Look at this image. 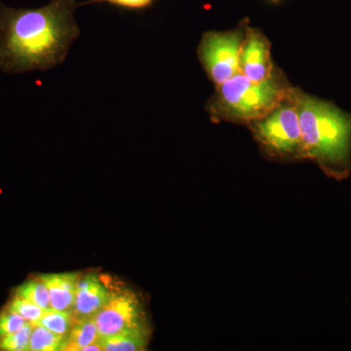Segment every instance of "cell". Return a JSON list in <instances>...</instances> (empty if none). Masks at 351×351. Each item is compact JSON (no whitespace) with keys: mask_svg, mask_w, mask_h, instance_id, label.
Masks as SVG:
<instances>
[{"mask_svg":"<svg viewBox=\"0 0 351 351\" xmlns=\"http://www.w3.org/2000/svg\"><path fill=\"white\" fill-rule=\"evenodd\" d=\"M292 90L280 71L260 82L239 73L217 86L206 108L212 119L249 125L272 112Z\"/></svg>","mask_w":351,"mask_h":351,"instance_id":"3","label":"cell"},{"mask_svg":"<svg viewBox=\"0 0 351 351\" xmlns=\"http://www.w3.org/2000/svg\"><path fill=\"white\" fill-rule=\"evenodd\" d=\"M110 290L94 274L80 278L76 288L73 314L75 319L93 318L105 306Z\"/></svg>","mask_w":351,"mask_h":351,"instance_id":"8","label":"cell"},{"mask_svg":"<svg viewBox=\"0 0 351 351\" xmlns=\"http://www.w3.org/2000/svg\"><path fill=\"white\" fill-rule=\"evenodd\" d=\"M249 126L258 142L270 156L278 158H304L294 88L280 105Z\"/></svg>","mask_w":351,"mask_h":351,"instance_id":"4","label":"cell"},{"mask_svg":"<svg viewBox=\"0 0 351 351\" xmlns=\"http://www.w3.org/2000/svg\"><path fill=\"white\" fill-rule=\"evenodd\" d=\"M73 322H75V317H73V311H57L52 308L50 311H46L43 317L36 324L43 325L50 331L66 338Z\"/></svg>","mask_w":351,"mask_h":351,"instance_id":"14","label":"cell"},{"mask_svg":"<svg viewBox=\"0 0 351 351\" xmlns=\"http://www.w3.org/2000/svg\"><path fill=\"white\" fill-rule=\"evenodd\" d=\"M154 0H89L82 2L78 6L87 5V4L108 3L110 5L127 9V10H143L154 3Z\"/></svg>","mask_w":351,"mask_h":351,"instance_id":"18","label":"cell"},{"mask_svg":"<svg viewBox=\"0 0 351 351\" xmlns=\"http://www.w3.org/2000/svg\"><path fill=\"white\" fill-rule=\"evenodd\" d=\"M239 71L256 82H263L276 73L269 39L257 29L246 27L240 53Z\"/></svg>","mask_w":351,"mask_h":351,"instance_id":"7","label":"cell"},{"mask_svg":"<svg viewBox=\"0 0 351 351\" xmlns=\"http://www.w3.org/2000/svg\"><path fill=\"white\" fill-rule=\"evenodd\" d=\"M34 323L27 322L13 334L8 335L4 338L0 339V350L3 351H27L29 350V341L32 330H34Z\"/></svg>","mask_w":351,"mask_h":351,"instance_id":"15","label":"cell"},{"mask_svg":"<svg viewBox=\"0 0 351 351\" xmlns=\"http://www.w3.org/2000/svg\"><path fill=\"white\" fill-rule=\"evenodd\" d=\"M6 308L13 311V313L19 314L25 321L34 323V324L38 322L46 311L38 306V304L18 297V295H15L11 300Z\"/></svg>","mask_w":351,"mask_h":351,"instance_id":"16","label":"cell"},{"mask_svg":"<svg viewBox=\"0 0 351 351\" xmlns=\"http://www.w3.org/2000/svg\"><path fill=\"white\" fill-rule=\"evenodd\" d=\"M45 283L49 291L51 306L53 309L71 311L75 304L76 288L80 277L75 272L43 274L38 276Z\"/></svg>","mask_w":351,"mask_h":351,"instance_id":"9","label":"cell"},{"mask_svg":"<svg viewBox=\"0 0 351 351\" xmlns=\"http://www.w3.org/2000/svg\"><path fill=\"white\" fill-rule=\"evenodd\" d=\"M75 0H51L39 8H12L0 1V71H45L63 64L80 36Z\"/></svg>","mask_w":351,"mask_h":351,"instance_id":"1","label":"cell"},{"mask_svg":"<svg viewBox=\"0 0 351 351\" xmlns=\"http://www.w3.org/2000/svg\"><path fill=\"white\" fill-rule=\"evenodd\" d=\"M304 158L330 175H343L351 162V117L336 106L294 88Z\"/></svg>","mask_w":351,"mask_h":351,"instance_id":"2","label":"cell"},{"mask_svg":"<svg viewBox=\"0 0 351 351\" xmlns=\"http://www.w3.org/2000/svg\"><path fill=\"white\" fill-rule=\"evenodd\" d=\"M66 339V337L60 336L43 325L34 324L29 341V351L63 350Z\"/></svg>","mask_w":351,"mask_h":351,"instance_id":"12","label":"cell"},{"mask_svg":"<svg viewBox=\"0 0 351 351\" xmlns=\"http://www.w3.org/2000/svg\"><path fill=\"white\" fill-rule=\"evenodd\" d=\"M99 339L100 335L93 318L75 319L62 351H83Z\"/></svg>","mask_w":351,"mask_h":351,"instance_id":"11","label":"cell"},{"mask_svg":"<svg viewBox=\"0 0 351 351\" xmlns=\"http://www.w3.org/2000/svg\"><path fill=\"white\" fill-rule=\"evenodd\" d=\"M246 27L226 32H206L197 55L201 64L216 86L240 73L239 59Z\"/></svg>","mask_w":351,"mask_h":351,"instance_id":"5","label":"cell"},{"mask_svg":"<svg viewBox=\"0 0 351 351\" xmlns=\"http://www.w3.org/2000/svg\"><path fill=\"white\" fill-rule=\"evenodd\" d=\"M27 322L19 314L4 309L0 313V339L17 332Z\"/></svg>","mask_w":351,"mask_h":351,"instance_id":"17","label":"cell"},{"mask_svg":"<svg viewBox=\"0 0 351 351\" xmlns=\"http://www.w3.org/2000/svg\"><path fill=\"white\" fill-rule=\"evenodd\" d=\"M93 319L100 338L147 326L140 299L129 290L110 291L107 302Z\"/></svg>","mask_w":351,"mask_h":351,"instance_id":"6","label":"cell"},{"mask_svg":"<svg viewBox=\"0 0 351 351\" xmlns=\"http://www.w3.org/2000/svg\"><path fill=\"white\" fill-rule=\"evenodd\" d=\"M104 351H140L147 345V326L127 330L113 336L100 338Z\"/></svg>","mask_w":351,"mask_h":351,"instance_id":"10","label":"cell"},{"mask_svg":"<svg viewBox=\"0 0 351 351\" xmlns=\"http://www.w3.org/2000/svg\"><path fill=\"white\" fill-rule=\"evenodd\" d=\"M15 295L38 304L44 311L52 309L50 302L49 291L47 286L38 277L27 281L16 289Z\"/></svg>","mask_w":351,"mask_h":351,"instance_id":"13","label":"cell"}]
</instances>
